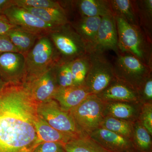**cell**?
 <instances>
[{"label": "cell", "mask_w": 152, "mask_h": 152, "mask_svg": "<svg viewBox=\"0 0 152 152\" xmlns=\"http://www.w3.org/2000/svg\"><path fill=\"white\" fill-rule=\"evenodd\" d=\"M56 65L33 79L31 84L26 85L36 101L45 102L53 97L59 87L56 79Z\"/></svg>", "instance_id": "4fadbf2b"}, {"label": "cell", "mask_w": 152, "mask_h": 152, "mask_svg": "<svg viewBox=\"0 0 152 152\" xmlns=\"http://www.w3.org/2000/svg\"><path fill=\"white\" fill-rule=\"evenodd\" d=\"M33 152H64L63 144L56 142H44L36 147Z\"/></svg>", "instance_id": "1f68e13d"}, {"label": "cell", "mask_w": 152, "mask_h": 152, "mask_svg": "<svg viewBox=\"0 0 152 152\" xmlns=\"http://www.w3.org/2000/svg\"><path fill=\"white\" fill-rule=\"evenodd\" d=\"M63 148L64 152H108L87 135L74 138Z\"/></svg>", "instance_id": "cb8c5ba5"}, {"label": "cell", "mask_w": 152, "mask_h": 152, "mask_svg": "<svg viewBox=\"0 0 152 152\" xmlns=\"http://www.w3.org/2000/svg\"><path fill=\"white\" fill-rule=\"evenodd\" d=\"M114 17L120 53H130L152 68L151 41L140 27L130 24L121 18Z\"/></svg>", "instance_id": "7a4b0ae2"}, {"label": "cell", "mask_w": 152, "mask_h": 152, "mask_svg": "<svg viewBox=\"0 0 152 152\" xmlns=\"http://www.w3.org/2000/svg\"><path fill=\"white\" fill-rule=\"evenodd\" d=\"M107 50L120 53L115 19L113 14L102 17L94 43L91 52L104 53Z\"/></svg>", "instance_id": "30bf717a"}, {"label": "cell", "mask_w": 152, "mask_h": 152, "mask_svg": "<svg viewBox=\"0 0 152 152\" xmlns=\"http://www.w3.org/2000/svg\"><path fill=\"white\" fill-rule=\"evenodd\" d=\"M137 91L140 103L152 104V74L145 80Z\"/></svg>", "instance_id": "f546056e"}, {"label": "cell", "mask_w": 152, "mask_h": 152, "mask_svg": "<svg viewBox=\"0 0 152 152\" xmlns=\"http://www.w3.org/2000/svg\"></svg>", "instance_id": "f35d334b"}, {"label": "cell", "mask_w": 152, "mask_h": 152, "mask_svg": "<svg viewBox=\"0 0 152 152\" xmlns=\"http://www.w3.org/2000/svg\"><path fill=\"white\" fill-rule=\"evenodd\" d=\"M15 28V26L11 24L8 21L0 20V36H6L11 30Z\"/></svg>", "instance_id": "836d02e7"}, {"label": "cell", "mask_w": 152, "mask_h": 152, "mask_svg": "<svg viewBox=\"0 0 152 152\" xmlns=\"http://www.w3.org/2000/svg\"><path fill=\"white\" fill-rule=\"evenodd\" d=\"M3 15L11 24L38 37L43 34H50L58 28L48 24L21 7L12 6L6 10Z\"/></svg>", "instance_id": "9c48e42d"}, {"label": "cell", "mask_w": 152, "mask_h": 152, "mask_svg": "<svg viewBox=\"0 0 152 152\" xmlns=\"http://www.w3.org/2000/svg\"><path fill=\"white\" fill-rule=\"evenodd\" d=\"M152 136L138 121L134 123L132 141L138 152H152Z\"/></svg>", "instance_id": "4316f807"}, {"label": "cell", "mask_w": 152, "mask_h": 152, "mask_svg": "<svg viewBox=\"0 0 152 152\" xmlns=\"http://www.w3.org/2000/svg\"><path fill=\"white\" fill-rule=\"evenodd\" d=\"M38 105L29 88L20 83L0 87V152H33L39 144Z\"/></svg>", "instance_id": "6da1fadb"}, {"label": "cell", "mask_w": 152, "mask_h": 152, "mask_svg": "<svg viewBox=\"0 0 152 152\" xmlns=\"http://www.w3.org/2000/svg\"><path fill=\"white\" fill-rule=\"evenodd\" d=\"M140 24L148 38L152 40V1H133Z\"/></svg>", "instance_id": "603a6c76"}, {"label": "cell", "mask_w": 152, "mask_h": 152, "mask_svg": "<svg viewBox=\"0 0 152 152\" xmlns=\"http://www.w3.org/2000/svg\"><path fill=\"white\" fill-rule=\"evenodd\" d=\"M102 17H82L75 26V31L91 50L94 43Z\"/></svg>", "instance_id": "ac0fdd59"}, {"label": "cell", "mask_w": 152, "mask_h": 152, "mask_svg": "<svg viewBox=\"0 0 152 152\" xmlns=\"http://www.w3.org/2000/svg\"><path fill=\"white\" fill-rule=\"evenodd\" d=\"M138 121L152 136V104H142Z\"/></svg>", "instance_id": "4dcf8cb0"}, {"label": "cell", "mask_w": 152, "mask_h": 152, "mask_svg": "<svg viewBox=\"0 0 152 152\" xmlns=\"http://www.w3.org/2000/svg\"><path fill=\"white\" fill-rule=\"evenodd\" d=\"M90 53L70 62L75 86H84L90 66Z\"/></svg>", "instance_id": "d4e9b609"}, {"label": "cell", "mask_w": 152, "mask_h": 152, "mask_svg": "<svg viewBox=\"0 0 152 152\" xmlns=\"http://www.w3.org/2000/svg\"><path fill=\"white\" fill-rule=\"evenodd\" d=\"M91 95L85 86H73L67 88L58 87L53 98L58 102L63 110L69 112Z\"/></svg>", "instance_id": "9a60e30c"}, {"label": "cell", "mask_w": 152, "mask_h": 152, "mask_svg": "<svg viewBox=\"0 0 152 152\" xmlns=\"http://www.w3.org/2000/svg\"><path fill=\"white\" fill-rule=\"evenodd\" d=\"M31 49L24 55L25 75L34 79L59 64L56 48L50 39L46 36L39 38Z\"/></svg>", "instance_id": "3957f363"}, {"label": "cell", "mask_w": 152, "mask_h": 152, "mask_svg": "<svg viewBox=\"0 0 152 152\" xmlns=\"http://www.w3.org/2000/svg\"><path fill=\"white\" fill-rule=\"evenodd\" d=\"M14 2L15 6L21 7L63 8L58 2L51 0H14Z\"/></svg>", "instance_id": "f1b7e54d"}, {"label": "cell", "mask_w": 152, "mask_h": 152, "mask_svg": "<svg viewBox=\"0 0 152 152\" xmlns=\"http://www.w3.org/2000/svg\"><path fill=\"white\" fill-rule=\"evenodd\" d=\"M35 126L39 145L44 142H56L64 144L76 137L52 127L39 116Z\"/></svg>", "instance_id": "e0dca14e"}, {"label": "cell", "mask_w": 152, "mask_h": 152, "mask_svg": "<svg viewBox=\"0 0 152 152\" xmlns=\"http://www.w3.org/2000/svg\"><path fill=\"white\" fill-rule=\"evenodd\" d=\"M141 106L140 102H104V116L113 117L134 123L138 120Z\"/></svg>", "instance_id": "2e32d148"}, {"label": "cell", "mask_w": 152, "mask_h": 152, "mask_svg": "<svg viewBox=\"0 0 152 152\" xmlns=\"http://www.w3.org/2000/svg\"><path fill=\"white\" fill-rule=\"evenodd\" d=\"M68 24L50 34L55 48L61 57L60 63L69 62L91 53L89 47Z\"/></svg>", "instance_id": "277c9868"}, {"label": "cell", "mask_w": 152, "mask_h": 152, "mask_svg": "<svg viewBox=\"0 0 152 152\" xmlns=\"http://www.w3.org/2000/svg\"><path fill=\"white\" fill-rule=\"evenodd\" d=\"M7 52L19 53L8 38L6 36H0V54Z\"/></svg>", "instance_id": "d6a6232c"}, {"label": "cell", "mask_w": 152, "mask_h": 152, "mask_svg": "<svg viewBox=\"0 0 152 152\" xmlns=\"http://www.w3.org/2000/svg\"><path fill=\"white\" fill-rule=\"evenodd\" d=\"M113 64L117 80L137 90L152 74V68L135 56L127 53H120Z\"/></svg>", "instance_id": "5b68a950"}, {"label": "cell", "mask_w": 152, "mask_h": 152, "mask_svg": "<svg viewBox=\"0 0 152 152\" xmlns=\"http://www.w3.org/2000/svg\"><path fill=\"white\" fill-rule=\"evenodd\" d=\"M14 5V0H0V14Z\"/></svg>", "instance_id": "e575fe53"}, {"label": "cell", "mask_w": 152, "mask_h": 152, "mask_svg": "<svg viewBox=\"0 0 152 152\" xmlns=\"http://www.w3.org/2000/svg\"><path fill=\"white\" fill-rule=\"evenodd\" d=\"M90 66L84 86L91 94L102 92L115 80L113 64L110 62L103 53L91 52Z\"/></svg>", "instance_id": "52a82bcc"}, {"label": "cell", "mask_w": 152, "mask_h": 152, "mask_svg": "<svg viewBox=\"0 0 152 152\" xmlns=\"http://www.w3.org/2000/svg\"><path fill=\"white\" fill-rule=\"evenodd\" d=\"M43 103L38 106V115L51 126L74 137L86 135L79 129L69 113L63 110L56 102Z\"/></svg>", "instance_id": "ba28073f"}, {"label": "cell", "mask_w": 152, "mask_h": 152, "mask_svg": "<svg viewBox=\"0 0 152 152\" xmlns=\"http://www.w3.org/2000/svg\"><path fill=\"white\" fill-rule=\"evenodd\" d=\"M45 23L56 28L69 24L66 15L63 8L36 9L23 7Z\"/></svg>", "instance_id": "d6986e66"}, {"label": "cell", "mask_w": 152, "mask_h": 152, "mask_svg": "<svg viewBox=\"0 0 152 152\" xmlns=\"http://www.w3.org/2000/svg\"><path fill=\"white\" fill-rule=\"evenodd\" d=\"M16 48L19 53L25 55L34 46L39 38L32 33L17 27L11 30L6 36Z\"/></svg>", "instance_id": "7402d4cb"}, {"label": "cell", "mask_w": 152, "mask_h": 152, "mask_svg": "<svg viewBox=\"0 0 152 152\" xmlns=\"http://www.w3.org/2000/svg\"><path fill=\"white\" fill-rule=\"evenodd\" d=\"M108 152H110V151H107Z\"/></svg>", "instance_id": "74e56055"}, {"label": "cell", "mask_w": 152, "mask_h": 152, "mask_svg": "<svg viewBox=\"0 0 152 152\" xmlns=\"http://www.w3.org/2000/svg\"><path fill=\"white\" fill-rule=\"evenodd\" d=\"M105 150L111 152H138L132 140L99 127L88 136Z\"/></svg>", "instance_id": "8fae6325"}, {"label": "cell", "mask_w": 152, "mask_h": 152, "mask_svg": "<svg viewBox=\"0 0 152 152\" xmlns=\"http://www.w3.org/2000/svg\"><path fill=\"white\" fill-rule=\"evenodd\" d=\"M0 20H4L8 21L6 17L4 15H2V14H0Z\"/></svg>", "instance_id": "d590c367"}, {"label": "cell", "mask_w": 152, "mask_h": 152, "mask_svg": "<svg viewBox=\"0 0 152 152\" xmlns=\"http://www.w3.org/2000/svg\"><path fill=\"white\" fill-rule=\"evenodd\" d=\"M77 5L82 17H102L112 14L109 1L81 0Z\"/></svg>", "instance_id": "44dd1931"}, {"label": "cell", "mask_w": 152, "mask_h": 152, "mask_svg": "<svg viewBox=\"0 0 152 152\" xmlns=\"http://www.w3.org/2000/svg\"><path fill=\"white\" fill-rule=\"evenodd\" d=\"M24 55L17 52L0 54V77L5 83H20L25 75Z\"/></svg>", "instance_id": "7c38bea8"}, {"label": "cell", "mask_w": 152, "mask_h": 152, "mask_svg": "<svg viewBox=\"0 0 152 152\" xmlns=\"http://www.w3.org/2000/svg\"><path fill=\"white\" fill-rule=\"evenodd\" d=\"M109 2L114 17L121 18L130 24L140 27L133 1L111 0Z\"/></svg>", "instance_id": "ffe728a7"}, {"label": "cell", "mask_w": 152, "mask_h": 152, "mask_svg": "<svg viewBox=\"0 0 152 152\" xmlns=\"http://www.w3.org/2000/svg\"><path fill=\"white\" fill-rule=\"evenodd\" d=\"M56 76L57 84L60 88L73 86L70 62L57 64L56 66Z\"/></svg>", "instance_id": "83f0119b"}, {"label": "cell", "mask_w": 152, "mask_h": 152, "mask_svg": "<svg viewBox=\"0 0 152 152\" xmlns=\"http://www.w3.org/2000/svg\"><path fill=\"white\" fill-rule=\"evenodd\" d=\"M104 102L91 94L69 112L77 127L83 134L89 136L100 127L104 118Z\"/></svg>", "instance_id": "8992f818"}, {"label": "cell", "mask_w": 152, "mask_h": 152, "mask_svg": "<svg viewBox=\"0 0 152 152\" xmlns=\"http://www.w3.org/2000/svg\"><path fill=\"white\" fill-rule=\"evenodd\" d=\"M134 123L113 117L106 116L104 117L100 127L132 139Z\"/></svg>", "instance_id": "484cf974"}, {"label": "cell", "mask_w": 152, "mask_h": 152, "mask_svg": "<svg viewBox=\"0 0 152 152\" xmlns=\"http://www.w3.org/2000/svg\"><path fill=\"white\" fill-rule=\"evenodd\" d=\"M96 96L104 102H139L137 91L117 79Z\"/></svg>", "instance_id": "5bb4252c"}, {"label": "cell", "mask_w": 152, "mask_h": 152, "mask_svg": "<svg viewBox=\"0 0 152 152\" xmlns=\"http://www.w3.org/2000/svg\"><path fill=\"white\" fill-rule=\"evenodd\" d=\"M5 83H4L3 81L2 80L1 78V77H0V87L2 86Z\"/></svg>", "instance_id": "8d00e7d4"}]
</instances>
